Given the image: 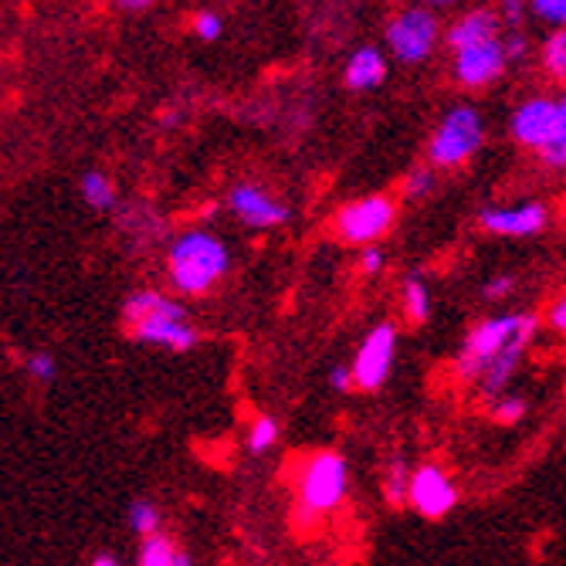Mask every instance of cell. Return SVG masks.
<instances>
[{
  "label": "cell",
  "mask_w": 566,
  "mask_h": 566,
  "mask_svg": "<svg viewBox=\"0 0 566 566\" xmlns=\"http://www.w3.org/2000/svg\"><path fill=\"white\" fill-rule=\"evenodd\" d=\"M123 323L129 339L146 346H164L170 353H190L197 346V329L187 319V308L157 292V289H139L123 305Z\"/></svg>",
  "instance_id": "obj_1"
},
{
  "label": "cell",
  "mask_w": 566,
  "mask_h": 566,
  "mask_svg": "<svg viewBox=\"0 0 566 566\" xmlns=\"http://www.w3.org/2000/svg\"><path fill=\"white\" fill-rule=\"evenodd\" d=\"M231 269V251L214 231H184L167 248V272L170 285L180 295H208Z\"/></svg>",
  "instance_id": "obj_2"
},
{
  "label": "cell",
  "mask_w": 566,
  "mask_h": 566,
  "mask_svg": "<svg viewBox=\"0 0 566 566\" xmlns=\"http://www.w3.org/2000/svg\"><path fill=\"white\" fill-rule=\"evenodd\" d=\"M482 139H485V126H482L479 109L475 106H454V109H448L441 116L438 129L431 133L428 160L438 170L461 167V164H469L475 157Z\"/></svg>",
  "instance_id": "obj_3"
},
{
  "label": "cell",
  "mask_w": 566,
  "mask_h": 566,
  "mask_svg": "<svg viewBox=\"0 0 566 566\" xmlns=\"http://www.w3.org/2000/svg\"><path fill=\"white\" fill-rule=\"evenodd\" d=\"M346 485H349L346 458L336 451H319L302 465L295 495H298L302 512H308V516H326V512H333L346 499Z\"/></svg>",
  "instance_id": "obj_4"
},
{
  "label": "cell",
  "mask_w": 566,
  "mask_h": 566,
  "mask_svg": "<svg viewBox=\"0 0 566 566\" xmlns=\"http://www.w3.org/2000/svg\"><path fill=\"white\" fill-rule=\"evenodd\" d=\"M394 224H397V200L390 193H367L359 200H349L336 214V234L353 248L377 244L380 238L390 234Z\"/></svg>",
  "instance_id": "obj_5"
},
{
  "label": "cell",
  "mask_w": 566,
  "mask_h": 566,
  "mask_svg": "<svg viewBox=\"0 0 566 566\" xmlns=\"http://www.w3.org/2000/svg\"><path fill=\"white\" fill-rule=\"evenodd\" d=\"M523 316L526 313H516V316H489L482 323L472 326V333L465 336L458 349V359H454V370L461 380H479L482 370L495 359V353L520 333L523 326Z\"/></svg>",
  "instance_id": "obj_6"
},
{
  "label": "cell",
  "mask_w": 566,
  "mask_h": 566,
  "mask_svg": "<svg viewBox=\"0 0 566 566\" xmlns=\"http://www.w3.org/2000/svg\"><path fill=\"white\" fill-rule=\"evenodd\" d=\"M438 38H441V24H438V14L428 8H403L400 14L390 18L387 34H384L390 55L403 65L424 62L434 51Z\"/></svg>",
  "instance_id": "obj_7"
},
{
  "label": "cell",
  "mask_w": 566,
  "mask_h": 566,
  "mask_svg": "<svg viewBox=\"0 0 566 566\" xmlns=\"http://www.w3.org/2000/svg\"><path fill=\"white\" fill-rule=\"evenodd\" d=\"M394 356H397V326L394 323H377L364 343L356 349L353 359V384L359 390H380L394 370Z\"/></svg>",
  "instance_id": "obj_8"
},
{
  "label": "cell",
  "mask_w": 566,
  "mask_h": 566,
  "mask_svg": "<svg viewBox=\"0 0 566 566\" xmlns=\"http://www.w3.org/2000/svg\"><path fill=\"white\" fill-rule=\"evenodd\" d=\"M451 55H454V78L461 88H485V85L499 82L509 69L502 34L465 44V48L451 51Z\"/></svg>",
  "instance_id": "obj_9"
},
{
  "label": "cell",
  "mask_w": 566,
  "mask_h": 566,
  "mask_svg": "<svg viewBox=\"0 0 566 566\" xmlns=\"http://www.w3.org/2000/svg\"><path fill=\"white\" fill-rule=\"evenodd\" d=\"M228 208L251 231H272V228H282L289 221L285 203L275 193H269L265 187H259V184H238V187H231Z\"/></svg>",
  "instance_id": "obj_10"
},
{
  "label": "cell",
  "mask_w": 566,
  "mask_h": 566,
  "mask_svg": "<svg viewBox=\"0 0 566 566\" xmlns=\"http://www.w3.org/2000/svg\"><path fill=\"white\" fill-rule=\"evenodd\" d=\"M407 502L415 505L424 520L438 523L458 505V489H454V482L448 479V472L441 465H421V469L410 472Z\"/></svg>",
  "instance_id": "obj_11"
},
{
  "label": "cell",
  "mask_w": 566,
  "mask_h": 566,
  "mask_svg": "<svg viewBox=\"0 0 566 566\" xmlns=\"http://www.w3.org/2000/svg\"><path fill=\"white\" fill-rule=\"evenodd\" d=\"M536 333H539V316L526 313L520 333L512 336V339L495 353V359H492V364H489V367L482 370V377H479L485 397H499V394L509 387V380L516 377V370H520V364H523V353H526V346L533 343Z\"/></svg>",
  "instance_id": "obj_12"
},
{
  "label": "cell",
  "mask_w": 566,
  "mask_h": 566,
  "mask_svg": "<svg viewBox=\"0 0 566 566\" xmlns=\"http://www.w3.org/2000/svg\"><path fill=\"white\" fill-rule=\"evenodd\" d=\"M553 129H556V98H549V95H533V98L520 102L516 113L509 119L512 139L533 153L549 143Z\"/></svg>",
  "instance_id": "obj_13"
},
{
  "label": "cell",
  "mask_w": 566,
  "mask_h": 566,
  "mask_svg": "<svg viewBox=\"0 0 566 566\" xmlns=\"http://www.w3.org/2000/svg\"><path fill=\"white\" fill-rule=\"evenodd\" d=\"M479 224L482 231L499 234V238H533L546 231L549 211H546V203L526 200V203H516V208H485L479 214Z\"/></svg>",
  "instance_id": "obj_14"
},
{
  "label": "cell",
  "mask_w": 566,
  "mask_h": 566,
  "mask_svg": "<svg viewBox=\"0 0 566 566\" xmlns=\"http://www.w3.org/2000/svg\"><path fill=\"white\" fill-rule=\"evenodd\" d=\"M499 34H502L499 11L472 8V11H465L448 28V48L458 51V48H465V44H475V41H485V38H499Z\"/></svg>",
  "instance_id": "obj_15"
},
{
  "label": "cell",
  "mask_w": 566,
  "mask_h": 566,
  "mask_svg": "<svg viewBox=\"0 0 566 566\" xmlns=\"http://www.w3.org/2000/svg\"><path fill=\"white\" fill-rule=\"evenodd\" d=\"M384 78H387V59L380 55L377 48H359V51H353V59L346 62V72H343L346 88H353V92H370Z\"/></svg>",
  "instance_id": "obj_16"
},
{
  "label": "cell",
  "mask_w": 566,
  "mask_h": 566,
  "mask_svg": "<svg viewBox=\"0 0 566 566\" xmlns=\"http://www.w3.org/2000/svg\"><path fill=\"white\" fill-rule=\"evenodd\" d=\"M139 553H136V563L139 566H187L190 556L167 536V533H149V536H139Z\"/></svg>",
  "instance_id": "obj_17"
},
{
  "label": "cell",
  "mask_w": 566,
  "mask_h": 566,
  "mask_svg": "<svg viewBox=\"0 0 566 566\" xmlns=\"http://www.w3.org/2000/svg\"><path fill=\"white\" fill-rule=\"evenodd\" d=\"M400 298H403V313L415 326H424L431 319V292L424 285L421 275H410L403 279V289H400Z\"/></svg>",
  "instance_id": "obj_18"
},
{
  "label": "cell",
  "mask_w": 566,
  "mask_h": 566,
  "mask_svg": "<svg viewBox=\"0 0 566 566\" xmlns=\"http://www.w3.org/2000/svg\"><path fill=\"white\" fill-rule=\"evenodd\" d=\"M78 193H82V200L88 203L92 211H109V208H116V184L106 174H102V170H88L78 180Z\"/></svg>",
  "instance_id": "obj_19"
},
{
  "label": "cell",
  "mask_w": 566,
  "mask_h": 566,
  "mask_svg": "<svg viewBox=\"0 0 566 566\" xmlns=\"http://www.w3.org/2000/svg\"><path fill=\"white\" fill-rule=\"evenodd\" d=\"M536 153H539L543 167L566 170V95L556 98V129H553L549 143L543 149H536Z\"/></svg>",
  "instance_id": "obj_20"
},
{
  "label": "cell",
  "mask_w": 566,
  "mask_h": 566,
  "mask_svg": "<svg viewBox=\"0 0 566 566\" xmlns=\"http://www.w3.org/2000/svg\"><path fill=\"white\" fill-rule=\"evenodd\" d=\"M543 69L553 82L566 85V24L543 41Z\"/></svg>",
  "instance_id": "obj_21"
},
{
  "label": "cell",
  "mask_w": 566,
  "mask_h": 566,
  "mask_svg": "<svg viewBox=\"0 0 566 566\" xmlns=\"http://www.w3.org/2000/svg\"><path fill=\"white\" fill-rule=\"evenodd\" d=\"M126 520H129V530L136 533V536H149V533H157L160 530V509L153 505L149 499H136V502H129V509H126Z\"/></svg>",
  "instance_id": "obj_22"
},
{
  "label": "cell",
  "mask_w": 566,
  "mask_h": 566,
  "mask_svg": "<svg viewBox=\"0 0 566 566\" xmlns=\"http://www.w3.org/2000/svg\"><path fill=\"white\" fill-rule=\"evenodd\" d=\"M275 441H279V421H275V418L262 415V418H254V421H251V428H248V451H251V454H265V451H272Z\"/></svg>",
  "instance_id": "obj_23"
},
{
  "label": "cell",
  "mask_w": 566,
  "mask_h": 566,
  "mask_svg": "<svg viewBox=\"0 0 566 566\" xmlns=\"http://www.w3.org/2000/svg\"><path fill=\"white\" fill-rule=\"evenodd\" d=\"M438 190V174L434 167H415L403 177V197L407 200H424Z\"/></svg>",
  "instance_id": "obj_24"
},
{
  "label": "cell",
  "mask_w": 566,
  "mask_h": 566,
  "mask_svg": "<svg viewBox=\"0 0 566 566\" xmlns=\"http://www.w3.org/2000/svg\"><path fill=\"white\" fill-rule=\"evenodd\" d=\"M407 485H410V472L403 461H390V469L384 472V495L390 505H403L407 502Z\"/></svg>",
  "instance_id": "obj_25"
},
{
  "label": "cell",
  "mask_w": 566,
  "mask_h": 566,
  "mask_svg": "<svg viewBox=\"0 0 566 566\" xmlns=\"http://www.w3.org/2000/svg\"><path fill=\"white\" fill-rule=\"evenodd\" d=\"M526 410H530V403L523 400V397H495V407H492V418L499 421V424H516V421H523L526 418Z\"/></svg>",
  "instance_id": "obj_26"
},
{
  "label": "cell",
  "mask_w": 566,
  "mask_h": 566,
  "mask_svg": "<svg viewBox=\"0 0 566 566\" xmlns=\"http://www.w3.org/2000/svg\"><path fill=\"white\" fill-rule=\"evenodd\" d=\"M24 367H28V377L38 380V384H51L59 377V364H55V356H51V353H31Z\"/></svg>",
  "instance_id": "obj_27"
},
{
  "label": "cell",
  "mask_w": 566,
  "mask_h": 566,
  "mask_svg": "<svg viewBox=\"0 0 566 566\" xmlns=\"http://www.w3.org/2000/svg\"><path fill=\"white\" fill-rule=\"evenodd\" d=\"M530 14L553 24V28H563L566 24V0H530Z\"/></svg>",
  "instance_id": "obj_28"
},
{
  "label": "cell",
  "mask_w": 566,
  "mask_h": 566,
  "mask_svg": "<svg viewBox=\"0 0 566 566\" xmlns=\"http://www.w3.org/2000/svg\"><path fill=\"white\" fill-rule=\"evenodd\" d=\"M502 44H505V59H509V65H523V62L530 59V41H526L523 28H509V34L502 38Z\"/></svg>",
  "instance_id": "obj_29"
},
{
  "label": "cell",
  "mask_w": 566,
  "mask_h": 566,
  "mask_svg": "<svg viewBox=\"0 0 566 566\" xmlns=\"http://www.w3.org/2000/svg\"><path fill=\"white\" fill-rule=\"evenodd\" d=\"M221 31H224L221 14H214V11H197V14H193V34H197L200 41H218Z\"/></svg>",
  "instance_id": "obj_30"
},
{
  "label": "cell",
  "mask_w": 566,
  "mask_h": 566,
  "mask_svg": "<svg viewBox=\"0 0 566 566\" xmlns=\"http://www.w3.org/2000/svg\"><path fill=\"white\" fill-rule=\"evenodd\" d=\"M526 14H530V0H499V18H502V24L523 28Z\"/></svg>",
  "instance_id": "obj_31"
},
{
  "label": "cell",
  "mask_w": 566,
  "mask_h": 566,
  "mask_svg": "<svg viewBox=\"0 0 566 566\" xmlns=\"http://www.w3.org/2000/svg\"><path fill=\"white\" fill-rule=\"evenodd\" d=\"M512 292H516V279H512V275H495V279H489V285L482 289V295H485L489 302H505Z\"/></svg>",
  "instance_id": "obj_32"
},
{
  "label": "cell",
  "mask_w": 566,
  "mask_h": 566,
  "mask_svg": "<svg viewBox=\"0 0 566 566\" xmlns=\"http://www.w3.org/2000/svg\"><path fill=\"white\" fill-rule=\"evenodd\" d=\"M384 272V251L377 244H364L359 251V275H380Z\"/></svg>",
  "instance_id": "obj_33"
},
{
  "label": "cell",
  "mask_w": 566,
  "mask_h": 566,
  "mask_svg": "<svg viewBox=\"0 0 566 566\" xmlns=\"http://www.w3.org/2000/svg\"><path fill=\"white\" fill-rule=\"evenodd\" d=\"M546 323H549V329H553V333L566 336V292L553 298L549 313H546Z\"/></svg>",
  "instance_id": "obj_34"
},
{
  "label": "cell",
  "mask_w": 566,
  "mask_h": 566,
  "mask_svg": "<svg viewBox=\"0 0 566 566\" xmlns=\"http://www.w3.org/2000/svg\"><path fill=\"white\" fill-rule=\"evenodd\" d=\"M329 387L339 390V394L353 390V370H349V367H333V370H329Z\"/></svg>",
  "instance_id": "obj_35"
},
{
  "label": "cell",
  "mask_w": 566,
  "mask_h": 566,
  "mask_svg": "<svg viewBox=\"0 0 566 566\" xmlns=\"http://www.w3.org/2000/svg\"><path fill=\"white\" fill-rule=\"evenodd\" d=\"M113 4H116L119 11H129V14H143V11L153 8V0H113Z\"/></svg>",
  "instance_id": "obj_36"
},
{
  "label": "cell",
  "mask_w": 566,
  "mask_h": 566,
  "mask_svg": "<svg viewBox=\"0 0 566 566\" xmlns=\"http://www.w3.org/2000/svg\"><path fill=\"white\" fill-rule=\"evenodd\" d=\"M92 563H95V566H119V556H113V553H98V556H92Z\"/></svg>",
  "instance_id": "obj_37"
},
{
  "label": "cell",
  "mask_w": 566,
  "mask_h": 566,
  "mask_svg": "<svg viewBox=\"0 0 566 566\" xmlns=\"http://www.w3.org/2000/svg\"><path fill=\"white\" fill-rule=\"evenodd\" d=\"M424 4H431V8H448V4H454V0H424Z\"/></svg>",
  "instance_id": "obj_38"
}]
</instances>
